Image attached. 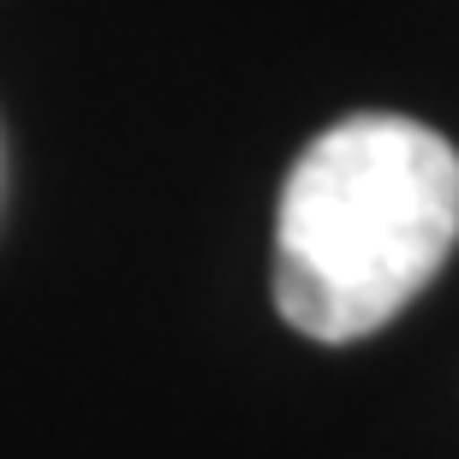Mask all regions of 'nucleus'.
Instances as JSON below:
<instances>
[{
	"instance_id": "1",
	"label": "nucleus",
	"mask_w": 459,
	"mask_h": 459,
	"mask_svg": "<svg viewBox=\"0 0 459 459\" xmlns=\"http://www.w3.org/2000/svg\"><path fill=\"white\" fill-rule=\"evenodd\" d=\"M459 238V150L406 114H352L310 137L274 209V310L305 341L388 328Z\"/></svg>"
}]
</instances>
